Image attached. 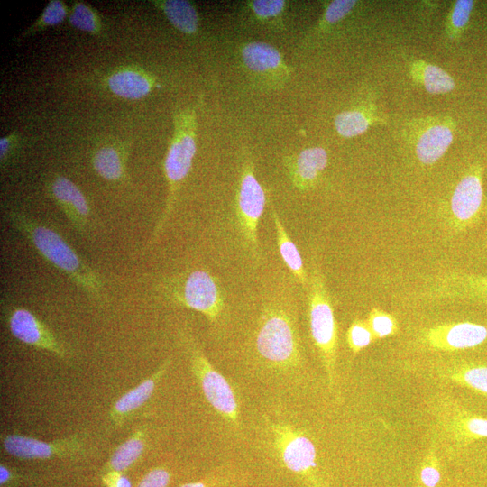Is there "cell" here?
<instances>
[{
	"mask_svg": "<svg viewBox=\"0 0 487 487\" xmlns=\"http://www.w3.org/2000/svg\"><path fill=\"white\" fill-rule=\"evenodd\" d=\"M5 217L41 258L65 274L89 298L102 301L104 282L101 276L78 254L60 234L19 210H6Z\"/></svg>",
	"mask_w": 487,
	"mask_h": 487,
	"instance_id": "6da1fadb",
	"label": "cell"
},
{
	"mask_svg": "<svg viewBox=\"0 0 487 487\" xmlns=\"http://www.w3.org/2000/svg\"><path fill=\"white\" fill-rule=\"evenodd\" d=\"M197 114L192 106L178 108L173 114V133L164 158L163 171L168 184V197L151 239L154 244L170 216L177 193L188 175L197 151Z\"/></svg>",
	"mask_w": 487,
	"mask_h": 487,
	"instance_id": "7a4b0ae2",
	"label": "cell"
},
{
	"mask_svg": "<svg viewBox=\"0 0 487 487\" xmlns=\"http://www.w3.org/2000/svg\"><path fill=\"white\" fill-rule=\"evenodd\" d=\"M258 355L271 367L281 370L299 365L301 351L293 317L275 302L262 310L255 335Z\"/></svg>",
	"mask_w": 487,
	"mask_h": 487,
	"instance_id": "3957f363",
	"label": "cell"
},
{
	"mask_svg": "<svg viewBox=\"0 0 487 487\" xmlns=\"http://www.w3.org/2000/svg\"><path fill=\"white\" fill-rule=\"evenodd\" d=\"M308 317L310 333L327 374L329 387L335 382L338 327L324 274L314 267L309 279Z\"/></svg>",
	"mask_w": 487,
	"mask_h": 487,
	"instance_id": "277c9868",
	"label": "cell"
},
{
	"mask_svg": "<svg viewBox=\"0 0 487 487\" xmlns=\"http://www.w3.org/2000/svg\"><path fill=\"white\" fill-rule=\"evenodd\" d=\"M164 292L173 303L203 314L210 323L221 320L225 301L223 289L208 271L194 270L170 279Z\"/></svg>",
	"mask_w": 487,
	"mask_h": 487,
	"instance_id": "5b68a950",
	"label": "cell"
},
{
	"mask_svg": "<svg viewBox=\"0 0 487 487\" xmlns=\"http://www.w3.org/2000/svg\"><path fill=\"white\" fill-rule=\"evenodd\" d=\"M191 371L211 407L234 429L240 427L236 395L228 381L217 372L188 335H183Z\"/></svg>",
	"mask_w": 487,
	"mask_h": 487,
	"instance_id": "8992f818",
	"label": "cell"
},
{
	"mask_svg": "<svg viewBox=\"0 0 487 487\" xmlns=\"http://www.w3.org/2000/svg\"><path fill=\"white\" fill-rule=\"evenodd\" d=\"M273 446L282 464L307 487H325L318 472L317 450L312 440L288 423L271 426Z\"/></svg>",
	"mask_w": 487,
	"mask_h": 487,
	"instance_id": "52a82bcc",
	"label": "cell"
},
{
	"mask_svg": "<svg viewBox=\"0 0 487 487\" xmlns=\"http://www.w3.org/2000/svg\"><path fill=\"white\" fill-rule=\"evenodd\" d=\"M253 170L252 156L244 150L236 192V218L245 245L253 255H257L258 226L265 208L266 196Z\"/></svg>",
	"mask_w": 487,
	"mask_h": 487,
	"instance_id": "ba28073f",
	"label": "cell"
},
{
	"mask_svg": "<svg viewBox=\"0 0 487 487\" xmlns=\"http://www.w3.org/2000/svg\"><path fill=\"white\" fill-rule=\"evenodd\" d=\"M238 60L250 81L264 89H279L289 80L291 69L274 46L259 41L238 46Z\"/></svg>",
	"mask_w": 487,
	"mask_h": 487,
	"instance_id": "9c48e42d",
	"label": "cell"
},
{
	"mask_svg": "<svg viewBox=\"0 0 487 487\" xmlns=\"http://www.w3.org/2000/svg\"><path fill=\"white\" fill-rule=\"evenodd\" d=\"M5 322L10 333L20 342L36 349L47 351L65 360L68 353L51 330L32 311L15 306L3 307Z\"/></svg>",
	"mask_w": 487,
	"mask_h": 487,
	"instance_id": "30bf717a",
	"label": "cell"
},
{
	"mask_svg": "<svg viewBox=\"0 0 487 487\" xmlns=\"http://www.w3.org/2000/svg\"><path fill=\"white\" fill-rule=\"evenodd\" d=\"M3 448L10 455L26 460H44L54 457H70L83 453L85 440L79 435H71L51 442L20 434H1Z\"/></svg>",
	"mask_w": 487,
	"mask_h": 487,
	"instance_id": "8fae6325",
	"label": "cell"
},
{
	"mask_svg": "<svg viewBox=\"0 0 487 487\" xmlns=\"http://www.w3.org/2000/svg\"><path fill=\"white\" fill-rule=\"evenodd\" d=\"M436 418L441 431L456 447L487 438V418L478 416L454 400L438 403Z\"/></svg>",
	"mask_w": 487,
	"mask_h": 487,
	"instance_id": "7c38bea8",
	"label": "cell"
},
{
	"mask_svg": "<svg viewBox=\"0 0 487 487\" xmlns=\"http://www.w3.org/2000/svg\"><path fill=\"white\" fill-rule=\"evenodd\" d=\"M420 339L431 350L454 352L482 344L487 339V328L468 321L443 323L427 328Z\"/></svg>",
	"mask_w": 487,
	"mask_h": 487,
	"instance_id": "4fadbf2b",
	"label": "cell"
},
{
	"mask_svg": "<svg viewBox=\"0 0 487 487\" xmlns=\"http://www.w3.org/2000/svg\"><path fill=\"white\" fill-rule=\"evenodd\" d=\"M483 202L482 176L479 171L465 175L456 185L451 198L449 225L463 232L478 221Z\"/></svg>",
	"mask_w": 487,
	"mask_h": 487,
	"instance_id": "5bb4252c",
	"label": "cell"
},
{
	"mask_svg": "<svg viewBox=\"0 0 487 487\" xmlns=\"http://www.w3.org/2000/svg\"><path fill=\"white\" fill-rule=\"evenodd\" d=\"M424 295L434 299H464L487 304V276L451 271L438 276Z\"/></svg>",
	"mask_w": 487,
	"mask_h": 487,
	"instance_id": "9a60e30c",
	"label": "cell"
},
{
	"mask_svg": "<svg viewBox=\"0 0 487 487\" xmlns=\"http://www.w3.org/2000/svg\"><path fill=\"white\" fill-rule=\"evenodd\" d=\"M47 192L80 234H85L90 216V207L82 190L72 180L54 175L46 182Z\"/></svg>",
	"mask_w": 487,
	"mask_h": 487,
	"instance_id": "2e32d148",
	"label": "cell"
},
{
	"mask_svg": "<svg viewBox=\"0 0 487 487\" xmlns=\"http://www.w3.org/2000/svg\"><path fill=\"white\" fill-rule=\"evenodd\" d=\"M171 362V357H168L150 377L124 393L114 403L109 412V419L114 425L122 426L135 410L150 400Z\"/></svg>",
	"mask_w": 487,
	"mask_h": 487,
	"instance_id": "e0dca14e",
	"label": "cell"
},
{
	"mask_svg": "<svg viewBox=\"0 0 487 487\" xmlns=\"http://www.w3.org/2000/svg\"><path fill=\"white\" fill-rule=\"evenodd\" d=\"M327 164V153L322 147L302 150L297 155L287 157L285 166L293 186L299 190L313 187Z\"/></svg>",
	"mask_w": 487,
	"mask_h": 487,
	"instance_id": "ac0fdd59",
	"label": "cell"
},
{
	"mask_svg": "<svg viewBox=\"0 0 487 487\" xmlns=\"http://www.w3.org/2000/svg\"><path fill=\"white\" fill-rule=\"evenodd\" d=\"M109 90L127 99H140L153 87V78L144 70L136 68H122L115 70L106 79Z\"/></svg>",
	"mask_w": 487,
	"mask_h": 487,
	"instance_id": "d6986e66",
	"label": "cell"
},
{
	"mask_svg": "<svg viewBox=\"0 0 487 487\" xmlns=\"http://www.w3.org/2000/svg\"><path fill=\"white\" fill-rule=\"evenodd\" d=\"M285 0H250L242 3V21L250 25L280 29L288 8Z\"/></svg>",
	"mask_w": 487,
	"mask_h": 487,
	"instance_id": "ffe728a7",
	"label": "cell"
},
{
	"mask_svg": "<svg viewBox=\"0 0 487 487\" xmlns=\"http://www.w3.org/2000/svg\"><path fill=\"white\" fill-rule=\"evenodd\" d=\"M150 3L158 8L168 21L180 32L195 35L199 29V14L196 6L187 0H153Z\"/></svg>",
	"mask_w": 487,
	"mask_h": 487,
	"instance_id": "44dd1931",
	"label": "cell"
},
{
	"mask_svg": "<svg viewBox=\"0 0 487 487\" xmlns=\"http://www.w3.org/2000/svg\"><path fill=\"white\" fill-rule=\"evenodd\" d=\"M92 167L101 178L118 181L126 176V152L117 144H105L92 154Z\"/></svg>",
	"mask_w": 487,
	"mask_h": 487,
	"instance_id": "7402d4cb",
	"label": "cell"
},
{
	"mask_svg": "<svg viewBox=\"0 0 487 487\" xmlns=\"http://www.w3.org/2000/svg\"><path fill=\"white\" fill-rule=\"evenodd\" d=\"M450 381L471 389L487 399V364L473 362L455 363L443 369Z\"/></svg>",
	"mask_w": 487,
	"mask_h": 487,
	"instance_id": "603a6c76",
	"label": "cell"
},
{
	"mask_svg": "<svg viewBox=\"0 0 487 487\" xmlns=\"http://www.w3.org/2000/svg\"><path fill=\"white\" fill-rule=\"evenodd\" d=\"M146 429L137 428L125 441L119 445L110 455L103 472L124 473L135 464L144 451Z\"/></svg>",
	"mask_w": 487,
	"mask_h": 487,
	"instance_id": "cb8c5ba5",
	"label": "cell"
},
{
	"mask_svg": "<svg viewBox=\"0 0 487 487\" xmlns=\"http://www.w3.org/2000/svg\"><path fill=\"white\" fill-rule=\"evenodd\" d=\"M453 140L451 130L444 125L427 129L419 138L416 152L424 164L436 162L447 150Z\"/></svg>",
	"mask_w": 487,
	"mask_h": 487,
	"instance_id": "d4e9b609",
	"label": "cell"
},
{
	"mask_svg": "<svg viewBox=\"0 0 487 487\" xmlns=\"http://www.w3.org/2000/svg\"><path fill=\"white\" fill-rule=\"evenodd\" d=\"M271 216L274 223L277 244L280 256L292 274L298 279L303 287H306L308 278L301 255L295 244L289 238L279 215L275 210H272Z\"/></svg>",
	"mask_w": 487,
	"mask_h": 487,
	"instance_id": "484cf974",
	"label": "cell"
},
{
	"mask_svg": "<svg viewBox=\"0 0 487 487\" xmlns=\"http://www.w3.org/2000/svg\"><path fill=\"white\" fill-rule=\"evenodd\" d=\"M68 18L70 25L80 31L96 36L103 35L105 32V25L99 13L83 1L72 4Z\"/></svg>",
	"mask_w": 487,
	"mask_h": 487,
	"instance_id": "4316f807",
	"label": "cell"
},
{
	"mask_svg": "<svg viewBox=\"0 0 487 487\" xmlns=\"http://www.w3.org/2000/svg\"><path fill=\"white\" fill-rule=\"evenodd\" d=\"M69 12L68 7L63 1L50 0L38 19L25 29L21 35L17 37V40L30 36L47 27L59 24L69 15Z\"/></svg>",
	"mask_w": 487,
	"mask_h": 487,
	"instance_id": "83f0119b",
	"label": "cell"
},
{
	"mask_svg": "<svg viewBox=\"0 0 487 487\" xmlns=\"http://www.w3.org/2000/svg\"><path fill=\"white\" fill-rule=\"evenodd\" d=\"M244 481V475L232 468H220L204 478L179 487H234Z\"/></svg>",
	"mask_w": 487,
	"mask_h": 487,
	"instance_id": "f1b7e54d",
	"label": "cell"
},
{
	"mask_svg": "<svg viewBox=\"0 0 487 487\" xmlns=\"http://www.w3.org/2000/svg\"><path fill=\"white\" fill-rule=\"evenodd\" d=\"M369 123L365 115L357 110L344 111L335 118L337 133L343 137H354L365 132Z\"/></svg>",
	"mask_w": 487,
	"mask_h": 487,
	"instance_id": "f546056e",
	"label": "cell"
},
{
	"mask_svg": "<svg viewBox=\"0 0 487 487\" xmlns=\"http://www.w3.org/2000/svg\"><path fill=\"white\" fill-rule=\"evenodd\" d=\"M366 321L375 340L394 335L400 329L398 321L392 315L376 307L370 310Z\"/></svg>",
	"mask_w": 487,
	"mask_h": 487,
	"instance_id": "4dcf8cb0",
	"label": "cell"
},
{
	"mask_svg": "<svg viewBox=\"0 0 487 487\" xmlns=\"http://www.w3.org/2000/svg\"><path fill=\"white\" fill-rule=\"evenodd\" d=\"M423 80L426 90L431 94L447 93L455 88L453 78L437 66L427 65Z\"/></svg>",
	"mask_w": 487,
	"mask_h": 487,
	"instance_id": "1f68e13d",
	"label": "cell"
},
{
	"mask_svg": "<svg viewBox=\"0 0 487 487\" xmlns=\"http://www.w3.org/2000/svg\"><path fill=\"white\" fill-rule=\"evenodd\" d=\"M346 340L352 353L356 354L375 339L367 321L355 319L347 330Z\"/></svg>",
	"mask_w": 487,
	"mask_h": 487,
	"instance_id": "d6a6232c",
	"label": "cell"
},
{
	"mask_svg": "<svg viewBox=\"0 0 487 487\" xmlns=\"http://www.w3.org/2000/svg\"><path fill=\"white\" fill-rule=\"evenodd\" d=\"M438 459L433 450L424 458L419 471V480L426 487H436L440 482Z\"/></svg>",
	"mask_w": 487,
	"mask_h": 487,
	"instance_id": "836d02e7",
	"label": "cell"
},
{
	"mask_svg": "<svg viewBox=\"0 0 487 487\" xmlns=\"http://www.w3.org/2000/svg\"><path fill=\"white\" fill-rule=\"evenodd\" d=\"M21 148V137L17 133H10L0 139V164L3 169L18 154Z\"/></svg>",
	"mask_w": 487,
	"mask_h": 487,
	"instance_id": "e575fe53",
	"label": "cell"
},
{
	"mask_svg": "<svg viewBox=\"0 0 487 487\" xmlns=\"http://www.w3.org/2000/svg\"><path fill=\"white\" fill-rule=\"evenodd\" d=\"M171 479L170 471L164 466L150 470L138 482L136 487H168Z\"/></svg>",
	"mask_w": 487,
	"mask_h": 487,
	"instance_id": "d590c367",
	"label": "cell"
},
{
	"mask_svg": "<svg viewBox=\"0 0 487 487\" xmlns=\"http://www.w3.org/2000/svg\"><path fill=\"white\" fill-rule=\"evenodd\" d=\"M356 1H332L326 9L324 19L327 23H335L346 16L355 5Z\"/></svg>",
	"mask_w": 487,
	"mask_h": 487,
	"instance_id": "8d00e7d4",
	"label": "cell"
},
{
	"mask_svg": "<svg viewBox=\"0 0 487 487\" xmlns=\"http://www.w3.org/2000/svg\"><path fill=\"white\" fill-rule=\"evenodd\" d=\"M473 6V1H456L452 14V23L456 28H462L467 23Z\"/></svg>",
	"mask_w": 487,
	"mask_h": 487,
	"instance_id": "74e56055",
	"label": "cell"
},
{
	"mask_svg": "<svg viewBox=\"0 0 487 487\" xmlns=\"http://www.w3.org/2000/svg\"><path fill=\"white\" fill-rule=\"evenodd\" d=\"M101 478L106 487H132L130 480L123 473L106 472Z\"/></svg>",
	"mask_w": 487,
	"mask_h": 487,
	"instance_id": "f35d334b",
	"label": "cell"
},
{
	"mask_svg": "<svg viewBox=\"0 0 487 487\" xmlns=\"http://www.w3.org/2000/svg\"><path fill=\"white\" fill-rule=\"evenodd\" d=\"M14 478L12 471L5 464H0V484L5 486L9 483Z\"/></svg>",
	"mask_w": 487,
	"mask_h": 487,
	"instance_id": "ab89813d",
	"label": "cell"
}]
</instances>
